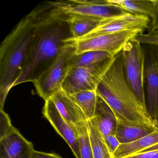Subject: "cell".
Returning <instances> with one entry per match:
<instances>
[{
	"mask_svg": "<svg viewBox=\"0 0 158 158\" xmlns=\"http://www.w3.org/2000/svg\"><path fill=\"white\" fill-rule=\"evenodd\" d=\"M40 5L41 15L34 42L12 88L26 82L34 83L71 42L72 36L66 19L52 13L47 2Z\"/></svg>",
	"mask_w": 158,
	"mask_h": 158,
	"instance_id": "cell-1",
	"label": "cell"
},
{
	"mask_svg": "<svg viewBox=\"0 0 158 158\" xmlns=\"http://www.w3.org/2000/svg\"><path fill=\"white\" fill-rule=\"evenodd\" d=\"M41 13L40 5L26 15L0 47V109L22 72L34 41Z\"/></svg>",
	"mask_w": 158,
	"mask_h": 158,
	"instance_id": "cell-2",
	"label": "cell"
},
{
	"mask_svg": "<svg viewBox=\"0 0 158 158\" xmlns=\"http://www.w3.org/2000/svg\"><path fill=\"white\" fill-rule=\"evenodd\" d=\"M96 91L113 111L117 120L156 127L150 116L142 109L127 83L122 52L115 56Z\"/></svg>",
	"mask_w": 158,
	"mask_h": 158,
	"instance_id": "cell-3",
	"label": "cell"
},
{
	"mask_svg": "<svg viewBox=\"0 0 158 158\" xmlns=\"http://www.w3.org/2000/svg\"><path fill=\"white\" fill-rule=\"evenodd\" d=\"M135 38L127 42L121 51L124 71L127 83L142 109L148 113L144 89L146 52L142 44Z\"/></svg>",
	"mask_w": 158,
	"mask_h": 158,
	"instance_id": "cell-4",
	"label": "cell"
},
{
	"mask_svg": "<svg viewBox=\"0 0 158 158\" xmlns=\"http://www.w3.org/2000/svg\"><path fill=\"white\" fill-rule=\"evenodd\" d=\"M75 50L73 43L71 41L33 83L37 93L45 101L50 99L55 93L62 89L64 82L70 70V61Z\"/></svg>",
	"mask_w": 158,
	"mask_h": 158,
	"instance_id": "cell-5",
	"label": "cell"
},
{
	"mask_svg": "<svg viewBox=\"0 0 158 158\" xmlns=\"http://www.w3.org/2000/svg\"><path fill=\"white\" fill-rule=\"evenodd\" d=\"M52 13L64 16H82L101 20L115 17L126 11L104 1L47 2Z\"/></svg>",
	"mask_w": 158,
	"mask_h": 158,
	"instance_id": "cell-6",
	"label": "cell"
},
{
	"mask_svg": "<svg viewBox=\"0 0 158 158\" xmlns=\"http://www.w3.org/2000/svg\"><path fill=\"white\" fill-rule=\"evenodd\" d=\"M114 58L110 57L88 66L71 68L64 82L63 90L69 96L79 91L96 90Z\"/></svg>",
	"mask_w": 158,
	"mask_h": 158,
	"instance_id": "cell-7",
	"label": "cell"
},
{
	"mask_svg": "<svg viewBox=\"0 0 158 158\" xmlns=\"http://www.w3.org/2000/svg\"><path fill=\"white\" fill-rule=\"evenodd\" d=\"M142 33L139 30H131L71 41L75 48L76 55L87 52L102 51L108 52L115 57L121 52L127 42Z\"/></svg>",
	"mask_w": 158,
	"mask_h": 158,
	"instance_id": "cell-8",
	"label": "cell"
},
{
	"mask_svg": "<svg viewBox=\"0 0 158 158\" xmlns=\"http://www.w3.org/2000/svg\"><path fill=\"white\" fill-rule=\"evenodd\" d=\"M151 20L148 16L135 15L126 12L115 17L102 20L96 28L85 36L75 40L79 41L102 35L114 34L123 31L139 30L143 33L149 29Z\"/></svg>",
	"mask_w": 158,
	"mask_h": 158,
	"instance_id": "cell-9",
	"label": "cell"
},
{
	"mask_svg": "<svg viewBox=\"0 0 158 158\" xmlns=\"http://www.w3.org/2000/svg\"><path fill=\"white\" fill-rule=\"evenodd\" d=\"M42 113L57 133L66 141L76 158H81L78 133L75 125L61 115L51 99L45 101Z\"/></svg>",
	"mask_w": 158,
	"mask_h": 158,
	"instance_id": "cell-10",
	"label": "cell"
},
{
	"mask_svg": "<svg viewBox=\"0 0 158 158\" xmlns=\"http://www.w3.org/2000/svg\"><path fill=\"white\" fill-rule=\"evenodd\" d=\"M145 76L147 112L158 127V67L155 49L148 51L146 55Z\"/></svg>",
	"mask_w": 158,
	"mask_h": 158,
	"instance_id": "cell-11",
	"label": "cell"
},
{
	"mask_svg": "<svg viewBox=\"0 0 158 158\" xmlns=\"http://www.w3.org/2000/svg\"><path fill=\"white\" fill-rule=\"evenodd\" d=\"M34 146L18 129L0 139V158H31Z\"/></svg>",
	"mask_w": 158,
	"mask_h": 158,
	"instance_id": "cell-12",
	"label": "cell"
},
{
	"mask_svg": "<svg viewBox=\"0 0 158 158\" xmlns=\"http://www.w3.org/2000/svg\"><path fill=\"white\" fill-rule=\"evenodd\" d=\"M50 99L61 115L70 123L77 125L87 122L81 109L62 89L55 93Z\"/></svg>",
	"mask_w": 158,
	"mask_h": 158,
	"instance_id": "cell-13",
	"label": "cell"
},
{
	"mask_svg": "<svg viewBox=\"0 0 158 158\" xmlns=\"http://www.w3.org/2000/svg\"><path fill=\"white\" fill-rule=\"evenodd\" d=\"M125 11L135 15L148 16L153 25L158 18V0H107Z\"/></svg>",
	"mask_w": 158,
	"mask_h": 158,
	"instance_id": "cell-14",
	"label": "cell"
},
{
	"mask_svg": "<svg viewBox=\"0 0 158 158\" xmlns=\"http://www.w3.org/2000/svg\"><path fill=\"white\" fill-rule=\"evenodd\" d=\"M91 120L95 123L103 136L115 135L117 127L116 115L110 106L99 96L95 114Z\"/></svg>",
	"mask_w": 158,
	"mask_h": 158,
	"instance_id": "cell-15",
	"label": "cell"
},
{
	"mask_svg": "<svg viewBox=\"0 0 158 158\" xmlns=\"http://www.w3.org/2000/svg\"><path fill=\"white\" fill-rule=\"evenodd\" d=\"M157 127L117 120L115 136L120 144L136 141L155 131Z\"/></svg>",
	"mask_w": 158,
	"mask_h": 158,
	"instance_id": "cell-16",
	"label": "cell"
},
{
	"mask_svg": "<svg viewBox=\"0 0 158 158\" xmlns=\"http://www.w3.org/2000/svg\"><path fill=\"white\" fill-rule=\"evenodd\" d=\"M158 143V127L152 133L134 141L120 144L113 155V158H124L141 153L142 152Z\"/></svg>",
	"mask_w": 158,
	"mask_h": 158,
	"instance_id": "cell-17",
	"label": "cell"
},
{
	"mask_svg": "<svg viewBox=\"0 0 158 158\" xmlns=\"http://www.w3.org/2000/svg\"><path fill=\"white\" fill-rule=\"evenodd\" d=\"M63 16L69 24L72 36L71 40H77L85 36L96 28L102 21L98 18L87 16Z\"/></svg>",
	"mask_w": 158,
	"mask_h": 158,
	"instance_id": "cell-18",
	"label": "cell"
},
{
	"mask_svg": "<svg viewBox=\"0 0 158 158\" xmlns=\"http://www.w3.org/2000/svg\"><path fill=\"white\" fill-rule=\"evenodd\" d=\"M70 96L81 109L88 121L92 119L98 101L96 90L79 91Z\"/></svg>",
	"mask_w": 158,
	"mask_h": 158,
	"instance_id": "cell-19",
	"label": "cell"
},
{
	"mask_svg": "<svg viewBox=\"0 0 158 158\" xmlns=\"http://www.w3.org/2000/svg\"><path fill=\"white\" fill-rule=\"evenodd\" d=\"M87 126L94 158H113L105 144L103 136L93 120H88Z\"/></svg>",
	"mask_w": 158,
	"mask_h": 158,
	"instance_id": "cell-20",
	"label": "cell"
},
{
	"mask_svg": "<svg viewBox=\"0 0 158 158\" xmlns=\"http://www.w3.org/2000/svg\"><path fill=\"white\" fill-rule=\"evenodd\" d=\"M108 52L102 51H90L78 55L74 54L70 61V69L84 67L112 57Z\"/></svg>",
	"mask_w": 158,
	"mask_h": 158,
	"instance_id": "cell-21",
	"label": "cell"
},
{
	"mask_svg": "<svg viewBox=\"0 0 158 158\" xmlns=\"http://www.w3.org/2000/svg\"><path fill=\"white\" fill-rule=\"evenodd\" d=\"M79 139L80 158H94L87 122L76 125Z\"/></svg>",
	"mask_w": 158,
	"mask_h": 158,
	"instance_id": "cell-22",
	"label": "cell"
},
{
	"mask_svg": "<svg viewBox=\"0 0 158 158\" xmlns=\"http://www.w3.org/2000/svg\"><path fill=\"white\" fill-rule=\"evenodd\" d=\"M135 38L142 45H147L155 49L156 52L158 67V32L155 30L148 31L147 34H139Z\"/></svg>",
	"mask_w": 158,
	"mask_h": 158,
	"instance_id": "cell-23",
	"label": "cell"
},
{
	"mask_svg": "<svg viewBox=\"0 0 158 158\" xmlns=\"http://www.w3.org/2000/svg\"><path fill=\"white\" fill-rule=\"evenodd\" d=\"M15 128L12 125L9 115L3 109H0V139L11 133Z\"/></svg>",
	"mask_w": 158,
	"mask_h": 158,
	"instance_id": "cell-24",
	"label": "cell"
},
{
	"mask_svg": "<svg viewBox=\"0 0 158 158\" xmlns=\"http://www.w3.org/2000/svg\"><path fill=\"white\" fill-rule=\"evenodd\" d=\"M103 137L110 153L113 157L114 154L121 144L115 135H109Z\"/></svg>",
	"mask_w": 158,
	"mask_h": 158,
	"instance_id": "cell-25",
	"label": "cell"
},
{
	"mask_svg": "<svg viewBox=\"0 0 158 158\" xmlns=\"http://www.w3.org/2000/svg\"><path fill=\"white\" fill-rule=\"evenodd\" d=\"M124 158H158V150L142 152Z\"/></svg>",
	"mask_w": 158,
	"mask_h": 158,
	"instance_id": "cell-26",
	"label": "cell"
},
{
	"mask_svg": "<svg viewBox=\"0 0 158 158\" xmlns=\"http://www.w3.org/2000/svg\"><path fill=\"white\" fill-rule=\"evenodd\" d=\"M31 158H62L60 155L53 153L34 151Z\"/></svg>",
	"mask_w": 158,
	"mask_h": 158,
	"instance_id": "cell-27",
	"label": "cell"
},
{
	"mask_svg": "<svg viewBox=\"0 0 158 158\" xmlns=\"http://www.w3.org/2000/svg\"><path fill=\"white\" fill-rule=\"evenodd\" d=\"M149 30H155L158 32V18L156 21V23L153 25L150 26L149 28L148 31Z\"/></svg>",
	"mask_w": 158,
	"mask_h": 158,
	"instance_id": "cell-28",
	"label": "cell"
}]
</instances>
